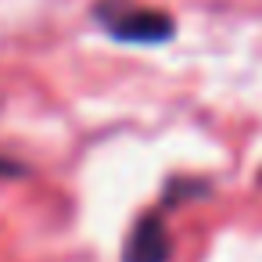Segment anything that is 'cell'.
I'll list each match as a JSON object with an SVG mask.
<instances>
[{"label":"cell","mask_w":262,"mask_h":262,"mask_svg":"<svg viewBox=\"0 0 262 262\" xmlns=\"http://www.w3.org/2000/svg\"><path fill=\"white\" fill-rule=\"evenodd\" d=\"M0 176H26V165H18V162H8V158H0Z\"/></svg>","instance_id":"cell-3"},{"label":"cell","mask_w":262,"mask_h":262,"mask_svg":"<svg viewBox=\"0 0 262 262\" xmlns=\"http://www.w3.org/2000/svg\"><path fill=\"white\" fill-rule=\"evenodd\" d=\"M94 18L108 36H115L122 43L151 47V43H165L176 36L172 15L155 11V8H140V4H126V0H101L94 8Z\"/></svg>","instance_id":"cell-1"},{"label":"cell","mask_w":262,"mask_h":262,"mask_svg":"<svg viewBox=\"0 0 262 262\" xmlns=\"http://www.w3.org/2000/svg\"><path fill=\"white\" fill-rule=\"evenodd\" d=\"M169 258H172V241L162 212H144L126 233L122 262H169Z\"/></svg>","instance_id":"cell-2"}]
</instances>
